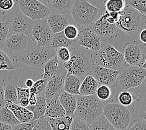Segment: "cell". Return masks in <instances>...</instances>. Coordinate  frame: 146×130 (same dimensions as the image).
<instances>
[{"instance_id": "2e32d148", "label": "cell", "mask_w": 146, "mask_h": 130, "mask_svg": "<svg viewBox=\"0 0 146 130\" xmlns=\"http://www.w3.org/2000/svg\"><path fill=\"white\" fill-rule=\"evenodd\" d=\"M119 71L104 68L103 66L93 64L90 73L100 85L108 87H115L117 76Z\"/></svg>"}, {"instance_id": "836d02e7", "label": "cell", "mask_w": 146, "mask_h": 130, "mask_svg": "<svg viewBox=\"0 0 146 130\" xmlns=\"http://www.w3.org/2000/svg\"><path fill=\"white\" fill-rule=\"evenodd\" d=\"M18 65L13 61V59L5 51L0 50V71L7 70L11 71L15 69Z\"/></svg>"}, {"instance_id": "e575fe53", "label": "cell", "mask_w": 146, "mask_h": 130, "mask_svg": "<svg viewBox=\"0 0 146 130\" xmlns=\"http://www.w3.org/2000/svg\"><path fill=\"white\" fill-rule=\"evenodd\" d=\"M126 5L137 10L141 15L145 16L146 0H124Z\"/></svg>"}, {"instance_id": "ffe728a7", "label": "cell", "mask_w": 146, "mask_h": 130, "mask_svg": "<svg viewBox=\"0 0 146 130\" xmlns=\"http://www.w3.org/2000/svg\"><path fill=\"white\" fill-rule=\"evenodd\" d=\"M66 76L67 75H62L47 80L44 92L46 100L58 97L62 93L64 92V82Z\"/></svg>"}, {"instance_id": "7bdbcfd3", "label": "cell", "mask_w": 146, "mask_h": 130, "mask_svg": "<svg viewBox=\"0 0 146 130\" xmlns=\"http://www.w3.org/2000/svg\"><path fill=\"white\" fill-rule=\"evenodd\" d=\"M9 34V28L4 20H0V48L5 43Z\"/></svg>"}, {"instance_id": "8992f818", "label": "cell", "mask_w": 146, "mask_h": 130, "mask_svg": "<svg viewBox=\"0 0 146 130\" xmlns=\"http://www.w3.org/2000/svg\"><path fill=\"white\" fill-rule=\"evenodd\" d=\"M146 69L139 66H125L118 73L116 82L117 91H126L141 86L145 79Z\"/></svg>"}, {"instance_id": "9a60e30c", "label": "cell", "mask_w": 146, "mask_h": 130, "mask_svg": "<svg viewBox=\"0 0 146 130\" xmlns=\"http://www.w3.org/2000/svg\"><path fill=\"white\" fill-rule=\"evenodd\" d=\"M76 40L78 46L84 48L93 53H95L100 50L102 43L98 36L89 27L80 31Z\"/></svg>"}, {"instance_id": "ba28073f", "label": "cell", "mask_w": 146, "mask_h": 130, "mask_svg": "<svg viewBox=\"0 0 146 130\" xmlns=\"http://www.w3.org/2000/svg\"><path fill=\"white\" fill-rule=\"evenodd\" d=\"M145 16L137 10L126 6L119 14L116 23L117 29L121 30L130 36H133L145 24Z\"/></svg>"}, {"instance_id": "f5cc1de1", "label": "cell", "mask_w": 146, "mask_h": 130, "mask_svg": "<svg viewBox=\"0 0 146 130\" xmlns=\"http://www.w3.org/2000/svg\"><path fill=\"white\" fill-rule=\"evenodd\" d=\"M13 126L0 123V130H12Z\"/></svg>"}, {"instance_id": "30bf717a", "label": "cell", "mask_w": 146, "mask_h": 130, "mask_svg": "<svg viewBox=\"0 0 146 130\" xmlns=\"http://www.w3.org/2000/svg\"><path fill=\"white\" fill-rule=\"evenodd\" d=\"M29 36L21 33L9 34L0 50L5 51L18 65L17 59L23 55L31 46Z\"/></svg>"}, {"instance_id": "603a6c76", "label": "cell", "mask_w": 146, "mask_h": 130, "mask_svg": "<svg viewBox=\"0 0 146 130\" xmlns=\"http://www.w3.org/2000/svg\"><path fill=\"white\" fill-rule=\"evenodd\" d=\"M75 0H49L47 7L50 13L70 16Z\"/></svg>"}, {"instance_id": "4dcf8cb0", "label": "cell", "mask_w": 146, "mask_h": 130, "mask_svg": "<svg viewBox=\"0 0 146 130\" xmlns=\"http://www.w3.org/2000/svg\"><path fill=\"white\" fill-rule=\"evenodd\" d=\"M0 123L11 126L20 123L13 112L6 106L0 108Z\"/></svg>"}, {"instance_id": "9c48e42d", "label": "cell", "mask_w": 146, "mask_h": 130, "mask_svg": "<svg viewBox=\"0 0 146 130\" xmlns=\"http://www.w3.org/2000/svg\"><path fill=\"white\" fill-rule=\"evenodd\" d=\"M98 14L99 9L90 3L89 0H75L70 16L74 23L89 26L96 20Z\"/></svg>"}, {"instance_id": "b9f144b4", "label": "cell", "mask_w": 146, "mask_h": 130, "mask_svg": "<svg viewBox=\"0 0 146 130\" xmlns=\"http://www.w3.org/2000/svg\"><path fill=\"white\" fill-rule=\"evenodd\" d=\"M16 5V0H0V13L5 15Z\"/></svg>"}, {"instance_id": "60d3db41", "label": "cell", "mask_w": 146, "mask_h": 130, "mask_svg": "<svg viewBox=\"0 0 146 130\" xmlns=\"http://www.w3.org/2000/svg\"><path fill=\"white\" fill-rule=\"evenodd\" d=\"M64 34L68 40H75L78 36L79 31L74 24H69L63 31Z\"/></svg>"}, {"instance_id": "7402d4cb", "label": "cell", "mask_w": 146, "mask_h": 130, "mask_svg": "<svg viewBox=\"0 0 146 130\" xmlns=\"http://www.w3.org/2000/svg\"><path fill=\"white\" fill-rule=\"evenodd\" d=\"M141 99V96L139 93L126 90L117 91V93L116 94L113 101H115L127 108L129 107L131 108L132 110H133L135 102L140 101Z\"/></svg>"}, {"instance_id": "83f0119b", "label": "cell", "mask_w": 146, "mask_h": 130, "mask_svg": "<svg viewBox=\"0 0 146 130\" xmlns=\"http://www.w3.org/2000/svg\"><path fill=\"white\" fill-rule=\"evenodd\" d=\"M75 46H77L76 40H68L64 35L63 31L54 34L52 40L50 45V47L55 49L61 47H65L68 48L69 50Z\"/></svg>"}, {"instance_id": "f907efd6", "label": "cell", "mask_w": 146, "mask_h": 130, "mask_svg": "<svg viewBox=\"0 0 146 130\" xmlns=\"http://www.w3.org/2000/svg\"><path fill=\"white\" fill-rule=\"evenodd\" d=\"M139 40L141 43L144 46L146 45V30L145 29L142 30L139 34Z\"/></svg>"}, {"instance_id": "8d00e7d4", "label": "cell", "mask_w": 146, "mask_h": 130, "mask_svg": "<svg viewBox=\"0 0 146 130\" xmlns=\"http://www.w3.org/2000/svg\"><path fill=\"white\" fill-rule=\"evenodd\" d=\"M95 95L99 100L104 102L108 100L111 97V90L108 86L100 85L96 91Z\"/></svg>"}, {"instance_id": "d6986e66", "label": "cell", "mask_w": 146, "mask_h": 130, "mask_svg": "<svg viewBox=\"0 0 146 130\" xmlns=\"http://www.w3.org/2000/svg\"><path fill=\"white\" fill-rule=\"evenodd\" d=\"M46 20L54 34L63 31L68 25L74 23L70 16L55 13H50Z\"/></svg>"}, {"instance_id": "ac0fdd59", "label": "cell", "mask_w": 146, "mask_h": 130, "mask_svg": "<svg viewBox=\"0 0 146 130\" xmlns=\"http://www.w3.org/2000/svg\"><path fill=\"white\" fill-rule=\"evenodd\" d=\"M3 83L5 101L18 104L16 87H23V82L16 77L9 76L3 80Z\"/></svg>"}, {"instance_id": "6da1fadb", "label": "cell", "mask_w": 146, "mask_h": 130, "mask_svg": "<svg viewBox=\"0 0 146 130\" xmlns=\"http://www.w3.org/2000/svg\"><path fill=\"white\" fill-rule=\"evenodd\" d=\"M70 50V58L64 64L67 70V75L76 76L83 80L91 71L93 65V53L78 46Z\"/></svg>"}, {"instance_id": "db71d44e", "label": "cell", "mask_w": 146, "mask_h": 130, "mask_svg": "<svg viewBox=\"0 0 146 130\" xmlns=\"http://www.w3.org/2000/svg\"><path fill=\"white\" fill-rule=\"evenodd\" d=\"M34 83V82L32 79H27L26 81V86L27 88L29 89H30L33 86Z\"/></svg>"}, {"instance_id": "74e56055", "label": "cell", "mask_w": 146, "mask_h": 130, "mask_svg": "<svg viewBox=\"0 0 146 130\" xmlns=\"http://www.w3.org/2000/svg\"><path fill=\"white\" fill-rule=\"evenodd\" d=\"M55 57L58 61L65 64L70 58V50L65 47H61L56 49V54Z\"/></svg>"}, {"instance_id": "3957f363", "label": "cell", "mask_w": 146, "mask_h": 130, "mask_svg": "<svg viewBox=\"0 0 146 130\" xmlns=\"http://www.w3.org/2000/svg\"><path fill=\"white\" fill-rule=\"evenodd\" d=\"M56 49L31 45L23 55L17 59V62L24 63L30 68L40 70L50 59L55 57Z\"/></svg>"}, {"instance_id": "4fadbf2b", "label": "cell", "mask_w": 146, "mask_h": 130, "mask_svg": "<svg viewBox=\"0 0 146 130\" xmlns=\"http://www.w3.org/2000/svg\"><path fill=\"white\" fill-rule=\"evenodd\" d=\"M89 26L102 42H105L117 36V28L115 24H111L107 20L106 11L102 13L98 18Z\"/></svg>"}, {"instance_id": "f6af8a7d", "label": "cell", "mask_w": 146, "mask_h": 130, "mask_svg": "<svg viewBox=\"0 0 146 130\" xmlns=\"http://www.w3.org/2000/svg\"><path fill=\"white\" fill-rule=\"evenodd\" d=\"M17 96H18V101L23 98H29L30 95V90L27 88H24L17 86Z\"/></svg>"}, {"instance_id": "7dc6e473", "label": "cell", "mask_w": 146, "mask_h": 130, "mask_svg": "<svg viewBox=\"0 0 146 130\" xmlns=\"http://www.w3.org/2000/svg\"><path fill=\"white\" fill-rule=\"evenodd\" d=\"M5 102L4 90H3V86L0 85V108L5 106Z\"/></svg>"}, {"instance_id": "f35d334b", "label": "cell", "mask_w": 146, "mask_h": 130, "mask_svg": "<svg viewBox=\"0 0 146 130\" xmlns=\"http://www.w3.org/2000/svg\"><path fill=\"white\" fill-rule=\"evenodd\" d=\"M70 130H92L90 125L82 119L74 116Z\"/></svg>"}, {"instance_id": "e0dca14e", "label": "cell", "mask_w": 146, "mask_h": 130, "mask_svg": "<svg viewBox=\"0 0 146 130\" xmlns=\"http://www.w3.org/2000/svg\"><path fill=\"white\" fill-rule=\"evenodd\" d=\"M43 73L41 78L46 79L67 75V70L64 64L58 61L56 57L50 59L43 68Z\"/></svg>"}, {"instance_id": "8fae6325", "label": "cell", "mask_w": 146, "mask_h": 130, "mask_svg": "<svg viewBox=\"0 0 146 130\" xmlns=\"http://www.w3.org/2000/svg\"><path fill=\"white\" fill-rule=\"evenodd\" d=\"M53 35L46 18H43L34 21L29 37L31 41L37 46L50 47Z\"/></svg>"}, {"instance_id": "d4e9b609", "label": "cell", "mask_w": 146, "mask_h": 130, "mask_svg": "<svg viewBox=\"0 0 146 130\" xmlns=\"http://www.w3.org/2000/svg\"><path fill=\"white\" fill-rule=\"evenodd\" d=\"M58 100L64 109L66 116H74L77 103V96L64 91L58 96Z\"/></svg>"}, {"instance_id": "7a4b0ae2", "label": "cell", "mask_w": 146, "mask_h": 130, "mask_svg": "<svg viewBox=\"0 0 146 130\" xmlns=\"http://www.w3.org/2000/svg\"><path fill=\"white\" fill-rule=\"evenodd\" d=\"M104 104V102L99 100L95 94L78 95L74 116L91 125L97 118L103 115Z\"/></svg>"}, {"instance_id": "d590c367", "label": "cell", "mask_w": 146, "mask_h": 130, "mask_svg": "<svg viewBox=\"0 0 146 130\" xmlns=\"http://www.w3.org/2000/svg\"><path fill=\"white\" fill-rule=\"evenodd\" d=\"M47 83V81L42 78L37 80V82H34L33 86L29 89L30 93L35 94L36 95L44 94Z\"/></svg>"}, {"instance_id": "d6a6232c", "label": "cell", "mask_w": 146, "mask_h": 130, "mask_svg": "<svg viewBox=\"0 0 146 130\" xmlns=\"http://www.w3.org/2000/svg\"><path fill=\"white\" fill-rule=\"evenodd\" d=\"M90 126L92 130H116L113 128L103 115L100 116L93 121Z\"/></svg>"}, {"instance_id": "4316f807", "label": "cell", "mask_w": 146, "mask_h": 130, "mask_svg": "<svg viewBox=\"0 0 146 130\" xmlns=\"http://www.w3.org/2000/svg\"><path fill=\"white\" fill-rule=\"evenodd\" d=\"M37 101L35 105L31 106L29 105L26 108L30 111L32 112L34 115L33 121L37 120L40 118L44 117L45 112L46 110V98L44 94L36 95Z\"/></svg>"}, {"instance_id": "bcb514c9", "label": "cell", "mask_w": 146, "mask_h": 130, "mask_svg": "<svg viewBox=\"0 0 146 130\" xmlns=\"http://www.w3.org/2000/svg\"><path fill=\"white\" fill-rule=\"evenodd\" d=\"M33 123L31 121L27 123H19L12 127V130H32Z\"/></svg>"}, {"instance_id": "ee69618b", "label": "cell", "mask_w": 146, "mask_h": 130, "mask_svg": "<svg viewBox=\"0 0 146 130\" xmlns=\"http://www.w3.org/2000/svg\"><path fill=\"white\" fill-rule=\"evenodd\" d=\"M125 130H146L145 120L142 118L137 120H133L129 127Z\"/></svg>"}, {"instance_id": "f546056e", "label": "cell", "mask_w": 146, "mask_h": 130, "mask_svg": "<svg viewBox=\"0 0 146 130\" xmlns=\"http://www.w3.org/2000/svg\"><path fill=\"white\" fill-rule=\"evenodd\" d=\"M73 119L74 116H65L57 118H47L52 130H70Z\"/></svg>"}, {"instance_id": "7c38bea8", "label": "cell", "mask_w": 146, "mask_h": 130, "mask_svg": "<svg viewBox=\"0 0 146 130\" xmlns=\"http://www.w3.org/2000/svg\"><path fill=\"white\" fill-rule=\"evenodd\" d=\"M19 9L33 21L46 18L50 13L47 7L37 0H16Z\"/></svg>"}, {"instance_id": "ab89813d", "label": "cell", "mask_w": 146, "mask_h": 130, "mask_svg": "<svg viewBox=\"0 0 146 130\" xmlns=\"http://www.w3.org/2000/svg\"><path fill=\"white\" fill-rule=\"evenodd\" d=\"M33 128L32 130H52L47 118L42 117L37 120L33 121Z\"/></svg>"}, {"instance_id": "cb8c5ba5", "label": "cell", "mask_w": 146, "mask_h": 130, "mask_svg": "<svg viewBox=\"0 0 146 130\" xmlns=\"http://www.w3.org/2000/svg\"><path fill=\"white\" fill-rule=\"evenodd\" d=\"M46 110L44 117L57 118L65 117V111L58 100V97L46 100Z\"/></svg>"}, {"instance_id": "11a10c76", "label": "cell", "mask_w": 146, "mask_h": 130, "mask_svg": "<svg viewBox=\"0 0 146 130\" xmlns=\"http://www.w3.org/2000/svg\"><path fill=\"white\" fill-rule=\"evenodd\" d=\"M37 1H39V2L42 3V4H44V5H46L47 6L48 1H49V0H37Z\"/></svg>"}, {"instance_id": "1f68e13d", "label": "cell", "mask_w": 146, "mask_h": 130, "mask_svg": "<svg viewBox=\"0 0 146 130\" xmlns=\"http://www.w3.org/2000/svg\"><path fill=\"white\" fill-rule=\"evenodd\" d=\"M124 0H106L105 11L108 13H121L126 7Z\"/></svg>"}, {"instance_id": "52a82bcc", "label": "cell", "mask_w": 146, "mask_h": 130, "mask_svg": "<svg viewBox=\"0 0 146 130\" xmlns=\"http://www.w3.org/2000/svg\"><path fill=\"white\" fill-rule=\"evenodd\" d=\"M4 16V21L9 28V34L21 33L30 36L34 21L21 11L16 0L14 8Z\"/></svg>"}, {"instance_id": "44dd1931", "label": "cell", "mask_w": 146, "mask_h": 130, "mask_svg": "<svg viewBox=\"0 0 146 130\" xmlns=\"http://www.w3.org/2000/svg\"><path fill=\"white\" fill-rule=\"evenodd\" d=\"M5 106L11 110L20 123H27L33 121L34 115L26 108L21 106L18 104L6 101Z\"/></svg>"}, {"instance_id": "f1b7e54d", "label": "cell", "mask_w": 146, "mask_h": 130, "mask_svg": "<svg viewBox=\"0 0 146 130\" xmlns=\"http://www.w3.org/2000/svg\"><path fill=\"white\" fill-rule=\"evenodd\" d=\"M82 82V79L78 77L72 75H67L64 82V91L66 93L74 95H80L79 89Z\"/></svg>"}, {"instance_id": "9f6ffc18", "label": "cell", "mask_w": 146, "mask_h": 130, "mask_svg": "<svg viewBox=\"0 0 146 130\" xmlns=\"http://www.w3.org/2000/svg\"><path fill=\"white\" fill-rule=\"evenodd\" d=\"M100 1H104V2H105V1H106V0H100Z\"/></svg>"}, {"instance_id": "816d5d0a", "label": "cell", "mask_w": 146, "mask_h": 130, "mask_svg": "<svg viewBox=\"0 0 146 130\" xmlns=\"http://www.w3.org/2000/svg\"><path fill=\"white\" fill-rule=\"evenodd\" d=\"M28 100L29 102V105H31V106H34V105H35L37 101L36 94H33V93H30Z\"/></svg>"}, {"instance_id": "681fc988", "label": "cell", "mask_w": 146, "mask_h": 130, "mask_svg": "<svg viewBox=\"0 0 146 130\" xmlns=\"http://www.w3.org/2000/svg\"><path fill=\"white\" fill-rule=\"evenodd\" d=\"M145 101L144 100L143 101V103H142V105L141 106V108L139 110V116L141 118L145 119Z\"/></svg>"}, {"instance_id": "277c9868", "label": "cell", "mask_w": 146, "mask_h": 130, "mask_svg": "<svg viewBox=\"0 0 146 130\" xmlns=\"http://www.w3.org/2000/svg\"><path fill=\"white\" fill-rule=\"evenodd\" d=\"M93 64L110 69L119 71L126 66L123 53L118 51L113 44L103 42L100 50L95 53Z\"/></svg>"}, {"instance_id": "484cf974", "label": "cell", "mask_w": 146, "mask_h": 130, "mask_svg": "<svg viewBox=\"0 0 146 130\" xmlns=\"http://www.w3.org/2000/svg\"><path fill=\"white\" fill-rule=\"evenodd\" d=\"M100 84L92 75H87L82 80L79 92L82 96H88L95 94L96 91Z\"/></svg>"}, {"instance_id": "5bb4252c", "label": "cell", "mask_w": 146, "mask_h": 130, "mask_svg": "<svg viewBox=\"0 0 146 130\" xmlns=\"http://www.w3.org/2000/svg\"><path fill=\"white\" fill-rule=\"evenodd\" d=\"M123 57L126 64L145 68V55L139 45L126 42L123 46Z\"/></svg>"}, {"instance_id": "c3c4849f", "label": "cell", "mask_w": 146, "mask_h": 130, "mask_svg": "<svg viewBox=\"0 0 146 130\" xmlns=\"http://www.w3.org/2000/svg\"><path fill=\"white\" fill-rule=\"evenodd\" d=\"M18 104L24 108H27L29 105V102L28 98H23L18 101Z\"/></svg>"}, {"instance_id": "5b68a950", "label": "cell", "mask_w": 146, "mask_h": 130, "mask_svg": "<svg viewBox=\"0 0 146 130\" xmlns=\"http://www.w3.org/2000/svg\"><path fill=\"white\" fill-rule=\"evenodd\" d=\"M103 115L116 130H125L133 121L128 108L113 101L104 104Z\"/></svg>"}]
</instances>
